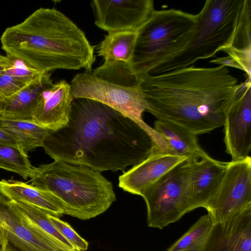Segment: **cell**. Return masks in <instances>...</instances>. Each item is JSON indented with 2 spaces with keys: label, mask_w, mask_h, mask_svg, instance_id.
<instances>
[{
  "label": "cell",
  "mask_w": 251,
  "mask_h": 251,
  "mask_svg": "<svg viewBox=\"0 0 251 251\" xmlns=\"http://www.w3.org/2000/svg\"><path fill=\"white\" fill-rule=\"evenodd\" d=\"M42 147L54 160L101 172L123 171L138 164L151 153L152 143L136 123L112 108L76 98L67 124L50 130Z\"/></svg>",
  "instance_id": "obj_1"
},
{
  "label": "cell",
  "mask_w": 251,
  "mask_h": 251,
  "mask_svg": "<svg viewBox=\"0 0 251 251\" xmlns=\"http://www.w3.org/2000/svg\"><path fill=\"white\" fill-rule=\"evenodd\" d=\"M146 110L157 120L179 125L196 135L223 126L240 83L227 67L194 65L148 75L140 82Z\"/></svg>",
  "instance_id": "obj_2"
},
{
  "label": "cell",
  "mask_w": 251,
  "mask_h": 251,
  "mask_svg": "<svg viewBox=\"0 0 251 251\" xmlns=\"http://www.w3.org/2000/svg\"><path fill=\"white\" fill-rule=\"evenodd\" d=\"M0 42L6 55L41 73L56 69L92 70L94 48L84 33L55 8H40L6 28Z\"/></svg>",
  "instance_id": "obj_3"
},
{
  "label": "cell",
  "mask_w": 251,
  "mask_h": 251,
  "mask_svg": "<svg viewBox=\"0 0 251 251\" xmlns=\"http://www.w3.org/2000/svg\"><path fill=\"white\" fill-rule=\"evenodd\" d=\"M182 49L148 75L172 72L230 49H251V0H207Z\"/></svg>",
  "instance_id": "obj_4"
},
{
  "label": "cell",
  "mask_w": 251,
  "mask_h": 251,
  "mask_svg": "<svg viewBox=\"0 0 251 251\" xmlns=\"http://www.w3.org/2000/svg\"><path fill=\"white\" fill-rule=\"evenodd\" d=\"M31 185L61 202L64 214L88 220L107 210L116 201L112 183L98 171L62 161L34 167Z\"/></svg>",
  "instance_id": "obj_5"
},
{
  "label": "cell",
  "mask_w": 251,
  "mask_h": 251,
  "mask_svg": "<svg viewBox=\"0 0 251 251\" xmlns=\"http://www.w3.org/2000/svg\"><path fill=\"white\" fill-rule=\"evenodd\" d=\"M140 82L128 65L103 63L93 70L76 74L71 86L74 98L90 99L112 108L136 123L151 138L155 130L142 117L146 104Z\"/></svg>",
  "instance_id": "obj_6"
},
{
  "label": "cell",
  "mask_w": 251,
  "mask_h": 251,
  "mask_svg": "<svg viewBox=\"0 0 251 251\" xmlns=\"http://www.w3.org/2000/svg\"><path fill=\"white\" fill-rule=\"evenodd\" d=\"M197 15L180 9L154 10L137 30L129 65L132 73L142 80L156 66L186 44L197 22Z\"/></svg>",
  "instance_id": "obj_7"
},
{
  "label": "cell",
  "mask_w": 251,
  "mask_h": 251,
  "mask_svg": "<svg viewBox=\"0 0 251 251\" xmlns=\"http://www.w3.org/2000/svg\"><path fill=\"white\" fill-rule=\"evenodd\" d=\"M191 172L189 157L143 193L141 196L147 204L149 226L163 229L191 211Z\"/></svg>",
  "instance_id": "obj_8"
},
{
  "label": "cell",
  "mask_w": 251,
  "mask_h": 251,
  "mask_svg": "<svg viewBox=\"0 0 251 251\" xmlns=\"http://www.w3.org/2000/svg\"><path fill=\"white\" fill-rule=\"evenodd\" d=\"M251 208V158L228 162L223 178L205 209L214 224Z\"/></svg>",
  "instance_id": "obj_9"
},
{
  "label": "cell",
  "mask_w": 251,
  "mask_h": 251,
  "mask_svg": "<svg viewBox=\"0 0 251 251\" xmlns=\"http://www.w3.org/2000/svg\"><path fill=\"white\" fill-rule=\"evenodd\" d=\"M8 201L0 203V245L6 241L17 251H81L69 248L43 230Z\"/></svg>",
  "instance_id": "obj_10"
},
{
  "label": "cell",
  "mask_w": 251,
  "mask_h": 251,
  "mask_svg": "<svg viewBox=\"0 0 251 251\" xmlns=\"http://www.w3.org/2000/svg\"><path fill=\"white\" fill-rule=\"evenodd\" d=\"M251 78L240 87L236 100L226 113L223 126L226 152L231 161L249 156L251 150Z\"/></svg>",
  "instance_id": "obj_11"
},
{
  "label": "cell",
  "mask_w": 251,
  "mask_h": 251,
  "mask_svg": "<svg viewBox=\"0 0 251 251\" xmlns=\"http://www.w3.org/2000/svg\"><path fill=\"white\" fill-rule=\"evenodd\" d=\"M95 24L108 33L137 31L155 10L152 0H95Z\"/></svg>",
  "instance_id": "obj_12"
},
{
  "label": "cell",
  "mask_w": 251,
  "mask_h": 251,
  "mask_svg": "<svg viewBox=\"0 0 251 251\" xmlns=\"http://www.w3.org/2000/svg\"><path fill=\"white\" fill-rule=\"evenodd\" d=\"M187 157L151 152L143 161L119 177V186L130 193L142 196L145 190Z\"/></svg>",
  "instance_id": "obj_13"
},
{
  "label": "cell",
  "mask_w": 251,
  "mask_h": 251,
  "mask_svg": "<svg viewBox=\"0 0 251 251\" xmlns=\"http://www.w3.org/2000/svg\"><path fill=\"white\" fill-rule=\"evenodd\" d=\"M203 251H251V208L214 224Z\"/></svg>",
  "instance_id": "obj_14"
},
{
  "label": "cell",
  "mask_w": 251,
  "mask_h": 251,
  "mask_svg": "<svg viewBox=\"0 0 251 251\" xmlns=\"http://www.w3.org/2000/svg\"><path fill=\"white\" fill-rule=\"evenodd\" d=\"M190 211L205 207L217 190L227 162L217 160L206 152L191 157Z\"/></svg>",
  "instance_id": "obj_15"
},
{
  "label": "cell",
  "mask_w": 251,
  "mask_h": 251,
  "mask_svg": "<svg viewBox=\"0 0 251 251\" xmlns=\"http://www.w3.org/2000/svg\"><path fill=\"white\" fill-rule=\"evenodd\" d=\"M74 99L71 84L66 80L53 83L38 105L32 122L50 131L61 128L68 121Z\"/></svg>",
  "instance_id": "obj_16"
},
{
  "label": "cell",
  "mask_w": 251,
  "mask_h": 251,
  "mask_svg": "<svg viewBox=\"0 0 251 251\" xmlns=\"http://www.w3.org/2000/svg\"><path fill=\"white\" fill-rule=\"evenodd\" d=\"M53 84L51 74H43L6 100L0 113V118L32 121L34 113L45 92Z\"/></svg>",
  "instance_id": "obj_17"
},
{
  "label": "cell",
  "mask_w": 251,
  "mask_h": 251,
  "mask_svg": "<svg viewBox=\"0 0 251 251\" xmlns=\"http://www.w3.org/2000/svg\"><path fill=\"white\" fill-rule=\"evenodd\" d=\"M0 193L9 201L23 202L39 208L50 215L59 217L64 214L62 205L51 193L14 180L0 181Z\"/></svg>",
  "instance_id": "obj_18"
},
{
  "label": "cell",
  "mask_w": 251,
  "mask_h": 251,
  "mask_svg": "<svg viewBox=\"0 0 251 251\" xmlns=\"http://www.w3.org/2000/svg\"><path fill=\"white\" fill-rule=\"evenodd\" d=\"M153 128L162 137L167 153L189 158L205 153L198 143L197 135L179 125L157 120Z\"/></svg>",
  "instance_id": "obj_19"
},
{
  "label": "cell",
  "mask_w": 251,
  "mask_h": 251,
  "mask_svg": "<svg viewBox=\"0 0 251 251\" xmlns=\"http://www.w3.org/2000/svg\"><path fill=\"white\" fill-rule=\"evenodd\" d=\"M137 31L108 33L100 44L98 53L104 63H122L130 65L131 62Z\"/></svg>",
  "instance_id": "obj_20"
},
{
  "label": "cell",
  "mask_w": 251,
  "mask_h": 251,
  "mask_svg": "<svg viewBox=\"0 0 251 251\" xmlns=\"http://www.w3.org/2000/svg\"><path fill=\"white\" fill-rule=\"evenodd\" d=\"M0 126L14 135L21 149L26 154L36 148L42 147L50 131L32 121L8 120L0 118Z\"/></svg>",
  "instance_id": "obj_21"
},
{
  "label": "cell",
  "mask_w": 251,
  "mask_h": 251,
  "mask_svg": "<svg viewBox=\"0 0 251 251\" xmlns=\"http://www.w3.org/2000/svg\"><path fill=\"white\" fill-rule=\"evenodd\" d=\"M213 225L208 214L202 216L167 251H203Z\"/></svg>",
  "instance_id": "obj_22"
},
{
  "label": "cell",
  "mask_w": 251,
  "mask_h": 251,
  "mask_svg": "<svg viewBox=\"0 0 251 251\" xmlns=\"http://www.w3.org/2000/svg\"><path fill=\"white\" fill-rule=\"evenodd\" d=\"M34 167L27 154L19 147L0 143V168L18 174L24 179L30 177Z\"/></svg>",
  "instance_id": "obj_23"
},
{
  "label": "cell",
  "mask_w": 251,
  "mask_h": 251,
  "mask_svg": "<svg viewBox=\"0 0 251 251\" xmlns=\"http://www.w3.org/2000/svg\"><path fill=\"white\" fill-rule=\"evenodd\" d=\"M9 203L18 212L43 230L54 237L71 249L72 245L59 232L49 218V213L45 211L27 203L9 201Z\"/></svg>",
  "instance_id": "obj_24"
},
{
  "label": "cell",
  "mask_w": 251,
  "mask_h": 251,
  "mask_svg": "<svg viewBox=\"0 0 251 251\" xmlns=\"http://www.w3.org/2000/svg\"><path fill=\"white\" fill-rule=\"evenodd\" d=\"M0 74L28 84L44 73L30 69L17 58L8 55L0 59Z\"/></svg>",
  "instance_id": "obj_25"
},
{
  "label": "cell",
  "mask_w": 251,
  "mask_h": 251,
  "mask_svg": "<svg viewBox=\"0 0 251 251\" xmlns=\"http://www.w3.org/2000/svg\"><path fill=\"white\" fill-rule=\"evenodd\" d=\"M225 52L227 56L218 57L209 62L226 67H234L244 71L251 78V49L239 50L230 49Z\"/></svg>",
  "instance_id": "obj_26"
},
{
  "label": "cell",
  "mask_w": 251,
  "mask_h": 251,
  "mask_svg": "<svg viewBox=\"0 0 251 251\" xmlns=\"http://www.w3.org/2000/svg\"><path fill=\"white\" fill-rule=\"evenodd\" d=\"M48 216L59 232L75 248L81 251H85L88 249V242L82 238L69 224L62 221L57 217L50 214Z\"/></svg>",
  "instance_id": "obj_27"
},
{
  "label": "cell",
  "mask_w": 251,
  "mask_h": 251,
  "mask_svg": "<svg viewBox=\"0 0 251 251\" xmlns=\"http://www.w3.org/2000/svg\"><path fill=\"white\" fill-rule=\"evenodd\" d=\"M27 84L8 75L0 74V96L5 102Z\"/></svg>",
  "instance_id": "obj_28"
},
{
  "label": "cell",
  "mask_w": 251,
  "mask_h": 251,
  "mask_svg": "<svg viewBox=\"0 0 251 251\" xmlns=\"http://www.w3.org/2000/svg\"><path fill=\"white\" fill-rule=\"evenodd\" d=\"M0 143L10 144L20 148L17 139L6 129L0 126Z\"/></svg>",
  "instance_id": "obj_29"
},
{
  "label": "cell",
  "mask_w": 251,
  "mask_h": 251,
  "mask_svg": "<svg viewBox=\"0 0 251 251\" xmlns=\"http://www.w3.org/2000/svg\"><path fill=\"white\" fill-rule=\"evenodd\" d=\"M0 251H17L6 241L0 245Z\"/></svg>",
  "instance_id": "obj_30"
},
{
  "label": "cell",
  "mask_w": 251,
  "mask_h": 251,
  "mask_svg": "<svg viewBox=\"0 0 251 251\" xmlns=\"http://www.w3.org/2000/svg\"><path fill=\"white\" fill-rule=\"evenodd\" d=\"M8 201V200H7L0 193V203H6Z\"/></svg>",
  "instance_id": "obj_31"
},
{
  "label": "cell",
  "mask_w": 251,
  "mask_h": 251,
  "mask_svg": "<svg viewBox=\"0 0 251 251\" xmlns=\"http://www.w3.org/2000/svg\"><path fill=\"white\" fill-rule=\"evenodd\" d=\"M5 103L4 100L2 99V98L0 96V113L3 108V105Z\"/></svg>",
  "instance_id": "obj_32"
},
{
  "label": "cell",
  "mask_w": 251,
  "mask_h": 251,
  "mask_svg": "<svg viewBox=\"0 0 251 251\" xmlns=\"http://www.w3.org/2000/svg\"><path fill=\"white\" fill-rule=\"evenodd\" d=\"M2 55L0 54V59L1 58Z\"/></svg>",
  "instance_id": "obj_33"
}]
</instances>
